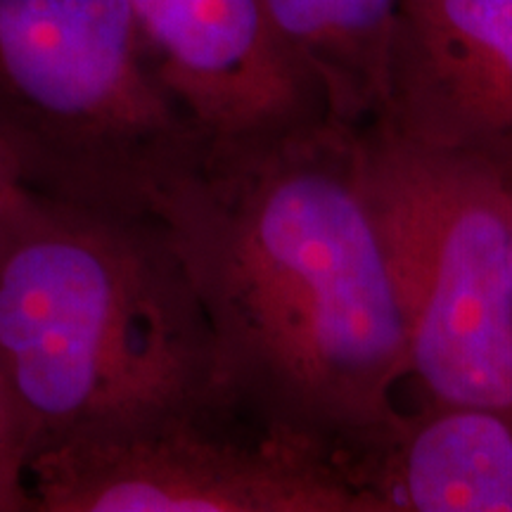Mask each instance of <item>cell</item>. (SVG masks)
<instances>
[{"mask_svg": "<svg viewBox=\"0 0 512 512\" xmlns=\"http://www.w3.org/2000/svg\"><path fill=\"white\" fill-rule=\"evenodd\" d=\"M155 219L207 313L221 392L328 448L361 486L408 418V335L363 128L207 138Z\"/></svg>", "mask_w": 512, "mask_h": 512, "instance_id": "6da1fadb", "label": "cell"}, {"mask_svg": "<svg viewBox=\"0 0 512 512\" xmlns=\"http://www.w3.org/2000/svg\"><path fill=\"white\" fill-rule=\"evenodd\" d=\"M0 373L29 460L226 396L207 313L162 223L38 192L0 235Z\"/></svg>", "mask_w": 512, "mask_h": 512, "instance_id": "7a4b0ae2", "label": "cell"}, {"mask_svg": "<svg viewBox=\"0 0 512 512\" xmlns=\"http://www.w3.org/2000/svg\"><path fill=\"white\" fill-rule=\"evenodd\" d=\"M204 140L131 0H0V150L31 192L155 216Z\"/></svg>", "mask_w": 512, "mask_h": 512, "instance_id": "3957f363", "label": "cell"}, {"mask_svg": "<svg viewBox=\"0 0 512 512\" xmlns=\"http://www.w3.org/2000/svg\"><path fill=\"white\" fill-rule=\"evenodd\" d=\"M418 403L512 413V185L363 126Z\"/></svg>", "mask_w": 512, "mask_h": 512, "instance_id": "277c9868", "label": "cell"}, {"mask_svg": "<svg viewBox=\"0 0 512 512\" xmlns=\"http://www.w3.org/2000/svg\"><path fill=\"white\" fill-rule=\"evenodd\" d=\"M34 512H375L328 448L228 396L29 460Z\"/></svg>", "mask_w": 512, "mask_h": 512, "instance_id": "5b68a950", "label": "cell"}, {"mask_svg": "<svg viewBox=\"0 0 512 512\" xmlns=\"http://www.w3.org/2000/svg\"><path fill=\"white\" fill-rule=\"evenodd\" d=\"M370 124L512 185V0H401Z\"/></svg>", "mask_w": 512, "mask_h": 512, "instance_id": "8992f818", "label": "cell"}, {"mask_svg": "<svg viewBox=\"0 0 512 512\" xmlns=\"http://www.w3.org/2000/svg\"><path fill=\"white\" fill-rule=\"evenodd\" d=\"M166 91L204 138L332 119L261 0H131Z\"/></svg>", "mask_w": 512, "mask_h": 512, "instance_id": "52a82bcc", "label": "cell"}, {"mask_svg": "<svg viewBox=\"0 0 512 512\" xmlns=\"http://www.w3.org/2000/svg\"><path fill=\"white\" fill-rule=\"evenodd\" d=\"M361 486L375 512H512V413L411 408Z\"/></svg>", "mask_w": 512, "mask_h": 512, "instance_id": "ba28073f", "label": "cell"}, {"mask_svg": "<svg viewBox=\"0 0 512 512\" xmlns=\"http://www.w3.org/2000/svg\"><path fill=\"white\" fill-rule=\"evenodd\" d=\"M275 31L304 64L330 117L368 126L387 95L401 0H261Z\"/></svg>", "mask_w": 512, "mask_h": 512, "instance_id": "9c48e42d", "label": "cell"}, {"mask_svg": "<svg viewBox=\"0 0 512 512\" xmlns=\"http://www.w3.org/2000/svg\"><path fill=\"white\" fill-rule=\"evenodd\" d=\"M0 512H34L29 448L5 377L0 373Z\"/></svg>", "mask_w": 512, "mask_h": 512, "instance_id": "30bf717a", "label": "cell"}, {"mask_svg": "<svg viewBox=\"0 0 512 512\" xmlns=\"http://www.w3.org/2000/svg\"><path fill=\"white\" fill-rule=\"evenodd\" d=\"M29 192L31 190L22 183V178L17 176L15 166L10 164V159L0 150V235L8 230L17 211L27 202Z\"/></svg>", "mask_w": 512, "mask_h": 512, "instance_id": "8fae6325", "label": "cell"}]
</instances>
